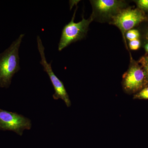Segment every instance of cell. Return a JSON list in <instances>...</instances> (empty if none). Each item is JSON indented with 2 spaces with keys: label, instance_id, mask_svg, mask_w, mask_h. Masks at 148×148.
Instances as JSON below:
<instances>
[{
  "label": "cell",
  "instance_id": "5b68a950",
  "mask_svg": "<svg viewBox=\"0 0 148 148\" xmlns=\"http://www.w3.org/2000/svg\"><path fill=\"white\" fill-rule=\"evenodd\" d=\"M32 127V121L22 115L0 109V130L10 131L22 136Z\"/></svg>",
  "mask_w": 148,
  "mask_h": 148
},
{
  "label": "cell",
  "instance_id": "ba28073f",
  "mask_svg": "<svg viewBox=\"0 0 148 148\" xmlns=\"http://www.w3.org/2000/svg\"><path fill=\"white\" fill-rule=\"evenodd\" d=\"M139 63L141 64V67L143 69L145 75L147 86H148V56H145L140 58Z\"/></svg>",
  "mask_w": 148,
  "mask_h": 148
},
{
  "label": "cell",
  "instance_id": "8992f818",
  "mask_svg": "<svg viewBox=\"0 0 148 148\" xmlns=\"http://www.w3.org/2000/svg\"><path fill=\"white\" fill-rule=\"evenodd\" d=\"M123 87L127 93H135L147 86L145 75L141 66L132 63L123 76Z\"/></svg>",
  "mask_w": 148,
  "mask_h": 148
},
{
  "label": "cell",
  "instance_id": "6da1fadb",
  "mask_svg": "<svg viewBox=\"0 0 148 148\" xmlns=\"http://www.w3.org/2000/svg\"><path fill=\"white\" fill-rule=\"evenodd\" d=\"M24 34L20 35L0 54V87L8 88L14 74L20 70L18 50Z\"/></svg>",
  "mask_w": 148,
  "mask_h": 148
},
{
  "label": "cell",
  "instance_id": "30bf717a",
  "mask_svg": "<svg viewBox=\"0 0 148 148\" xmlns=\"http://www.w3.org/2000/svg\"><path fill=\"white\" fill-rule=\"evenodd\" d=\"M140 33L138 30L136 29H131L127 31L126 33V38L130 41L133 40L138 39L140 37Z\"/></svg>",
  "mask_w": 148,
  "mask_h": 148
},
{
  "label": "cell",
  "instance_id": "7a4b0ae2",
  "mask_svg": "<svg viewBox=\"0 0 148 148\" xmlns=\"http://www.w3.org/2000/svg\"><path fill=\"white\" fill-rule=\"evenodd\" d=\"M76 10L71 21L66 24L63 30L60 41L58 43V50L61 51L72 43L80 40L85 37L87 34L88 27L92 21V16L87 19L83 16L82 20L78 23L74 22Z\"/></svg>",
  "mask_w": 148,
  "mask_h": 148
},
{
  "label": "cell",
  "instance_id": "4fadbf2b",
  "mask_svg": "<svg viewBox=\"0 0 148 148\" xmlns=\"http://www.w3.org/2000/svg\"><path fill=\"white\" fill-rule=\"evenodd\" d=\"M145 48L146 51L148 52V43L146 45L145 47Z\"/></svg>",
  "mask_w": 148,
  "mask_h": 148
},
{
  "label": "cell",
  "instance_id": "8fae6325",
  "mask_svg": "<svg viewBox=\"0 0 148 148\" xmlns=\"http://www.w3.org/2000/svg\"><path fill=\"white\" fill-rule=\"evenodd\" d=\"M139 9L148 12V0H139L136 1Z\"/></svg>",
  "mask_w": 148,
  "mask_h": 148
},
{
  "label": "cell",
  "instance_id": "5bb4252c",
  "mask_svg": "<svg viewBox=\"0 0 148 148\" xmlns=\"http://www.w3.org/2000/svg\"><path fill=\"white\" fill-rule=\"evenodd\" d=\"M146 38L148 40V30L147 32V34H146Z\"/></svg>",
  "mask_w": 148,
  "mask_h": 148
},
{
  "label": "cell",
  "instance_id": "9c48e42d",
  "mask_svg": "<svg viewBox=\"0 0 148 148\" xmlns=\"http://www.w3.org/2000/svg\"><path fill=\"white\" fill-rule=\"evenodd\" d=\"M134 99L148 100V86L144 88L134 95Z\"/></svg>",
  "mask_w": 148,
  "mask_h": 148
},
{
  "label": "cell",
  "instance_id": "277c9868",
  "mask_svg": "<svg viewBox=\"0 0 148 148\" xmlns=\"http://www.w3.org/2000/svg\"><path fill=\"white\" fill-rule=\"evenodd\" d=\"M37 40L38 49L41 58L40 63L43 67L44 71L48 75L55 91L52 95L53 99L55 100L61 99L64 101L67 107L69 108L71 106V103L64 83L53 73L51 63L48 64L47 61L45 53V47L39 36L37 37Z\"/></svg>",
  "mask_w": 148,
  "mask_h": 148
},
{
  "label": "cell",
  "instance_id": "52a82bcc",
  "mask_svg": "<svg viewBox=\"0 0 148 148\" xmlns=\"http://www.w3.org/2000/svg\"><path fill=\"white\" fill-rule=\"evenodd\" d=\"M93 12L92 16L112 18L124 7L125 3L118 0H95L91 1Z\"/></svg>",
  "mask_w": 148,
  "mask_h": 148
},
{
  "label": "cell",
  "instance_id": "3957f363",
  "mask_svg": "<svg viewBox=\"0 0 148 148\" xmlns=\"http://www.w3.org/2000/svg\"><path fill=\"white\" fill-rule=\"evenodd\" d=\"M147 16L140 9H123L111 18V24L119 28L124 40L125 34L141 22L145 21Z\"/></svg>",
  "mask_w": 148,
  "mask_h": 148
},
{
  "label": "cell",
  "instance_id": "7c38bea8",
  "mask_svg": "<svg viewBox=\"0 0 148 148\" xmlns=\"http://www.w3.org/2000/svg\"><path fill=\"white\" fill-rule=\"evenodd\" d=\"M141 42L140 40L137 39L130 41L129 45L130 48L133 50H138L140 48Z\"/></svg>",
  "mask_w": 148,
  "mask_h": 148
}]
</instances>
